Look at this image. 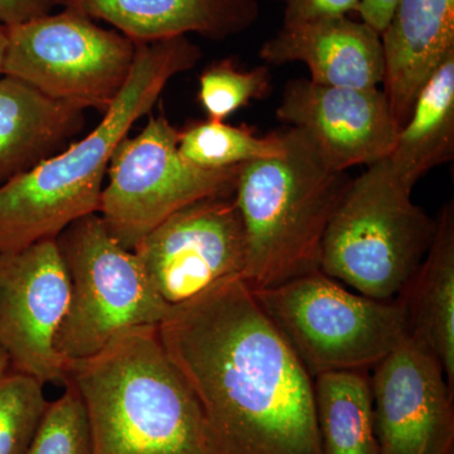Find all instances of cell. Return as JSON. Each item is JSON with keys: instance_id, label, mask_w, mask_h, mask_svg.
Wrapping results in <instances>:
<instances>
[{"instance_id": "obj_6", "label": "cell", "mask_w": 454, "mask_h": 454, "mask_svg": "<svg viewBox=\"0 0 454 454\" xmlns=\"http://www.w3.org/2000/svg\"><path fill=\"white\" fill-rule=\"evenodd\" d=\"M253 293L312 378L373 369L409 334L399 297L349 292L321 270Z\"/></svg>"}, {"instance_id": "obj_10", "label": "cell", "mask_w": 454, "mask_h": 454, "mask_svg": "<svg viewBox=\"0 0 454 454\" xmlns=\"http://www.w3.org/2000/svg\"><path fill=\"white\" fill-rule=\"evenodd\" d=\"M133 253L155 294L169 307L243 278L247 239L234 196L208 197L176 211Z\"/></svg>"}, {"instance_id": "obj_20", "label": "cell", "mask_w": 454, "mask_h": 454, "mask_svg": "<svg viewBox=\"0 0 454 454\" xmlns=\"http://www.w3.org/2000/svg\"><path fill=\"white\" fill-rule=\"evenodd\" d=\"M313 384L322 454H381L366 372H325Z\"/></svg>"}, {"instance_id": "obj_5", "label": "cell", "mask_w": 454, "mask_h": 454, "mask_svg": "<svg viewBox=\"0 0 454 454\" xmlns=\"http://www.w3.org/2000/svg\"><path fill=\"white\" fill-rule=\"evenodd\" d=\"M387 158L352 179L322 243L319 270L373 300L396 298L428 253L437 221Z\"/></svg>"}, {"instance_id": "obj_1", "label": "cell", "mask_w": 454, "mask_h": 454, "mask_svg": "<svg viewBox=\"0 0 454 454\" xmlns=\"http://www.w3.org/2000/svg\"><path fill=\"white\" fill-rule=\"evenodd\" d=\"M158 334L214 454H322L315 380L243 278L170 307Z\"/></svg>"}, {"instance_id": "obj_4", "label": "cell", "mask_w": 454, "mask_h": 454, "mask_svg": "<svg viewBox=\"0 0 454 454\" xmlns=\"http://www.w3.org/2000/svg\"><path fill=\"white\" fill-rule=\"evenodd\" d=\"M283 138L282 154L244 164L236 184L252 291L319 270L325 231L352 181L303 130L289 127Z\"/></svg>"}, {"instance_id": "obj_22", "label": "cell", "mask_w": 454, "mask_h": 454, "mask_svg": "<svg viewBox=\"0 0 454 454\" xmlns=\"http://www.w3.org/2000/svg\"><path fill=\"white\" fill-rule=\"evenodd\" d=\"M43 384L9 369L0 376V454H27L50 402Z\"/></svg>"}, {"instance_id": "obj_14", "label": "cell", "mask_w": 454, "mask_h": 454, "mask_svg": "<svg viewBox=\"0 0 454 454\" xmlns=\"http://www.w3.org/2000/svg\"><path fill=\"white\" fill-rule=\"evenodd\" d=\"M259 55L270 65L301 62L319 85L375 89L384 82L380 33L348 16L283 25Z\"/></svg>"}, {"instance_id": "obj_29", "label": "cell", "mask_w": 454, "mask_h": 454, "mask_svg": "<svg viewBox=\"0 0 454 454\" xmlns=\"http://www.w3.org/2000/svg\"><path fill=\"white\" fill-rule=\"evenodd\" d=\"M11 369V363L4 349L0 348V376L3 375L7 370Z\"/></svg>"}, {"instance_id": "obj_26", "label": "cell", "mask_w": 454, "mask_h": 454, "mask_svg": "<svg viewBox=\"0 0 454 454\" xmlns=\"http://www.w3.org/2000/svg\"><path fill=\"white\" fill-rule=\"evenodd\" d=\"M70 0H0V22L16 26L52 13L57 7H66Z\"/></svg>"}, {"instance_id": "obj_18", "label": "cell", "mask_w": 454, "mask_h": 454, "mask_svg": "<svg viewBox=\"0 0 454 454\" xmlns=\"http://www.w3.org/2000/svg\"><path fill=\"white\" fill-rule=\"evenodd\" d=\"M426 258L397 297L404 301L409 334L443 367L454 391V206L442 207Z\"/></svg>"}, {"instance_id": "obj_12", "label": "cell", "mask_w": 454, "mask_h": 454, "mask_svg": "<svg viewBox=\"0 0 454 454\" xmlns=\"http://www.w3.org/2000/svg\"><path fill=\"white\" fill-rule=\"evenodd\" d=\"M381 454H453V393L437 356L408 334L370 378Z\"/></svg>"}, {"instance_id": "obj_16", "label": "cell", "mask_w": 454, "mask_h": 454, "mask_svg": "<svg viewBox=\"0 0 454 454\" xmlns=\"http://www.w3.org/2000/svg\"><path fill=\"white\" fill-rule=\"evenodd\" d=\"M92 20H106L134 42L197 33L223 41L247 31L260 16L258 0H70Z\"/></svg>"}, {"instance_id": "obj_9", "label": "cell", "mask_w": 454, "mask_h": 454, "mask_svg": "<svg viewBox=\"0 0 454 454\" xmlns=\"http://www.w3.org/2000/svg\"><path fill=\"white\" fill-rule=\"evenodd\" d=\"M178 136L166 115L149 114L138 136L125 137L114 151L98 214L125 249L133 252L155 226L191 203L234 196L243 166L197 167L179 153Z\"/></svg>"}, {"instance_id": "obj_2", "label": "cell", "mask_w": 454, "mask_h": 454, "mask_svg": "<svg viewBox=\"0 0 454 454\" xmlns=\"http://www.w3.org/2000/svg\"><path fill=\"white\" fill-rule=\"evenodd\" d=\"M136 44L129 79L95 129L0 184V253L57 239L74 221L97 214L116 146L152 113L170 79L195 67L202 56L186 35Z\"/></svg>"}, {"instance_id": "obj_11", "label": "cell", "mask_w": 454, "mask_h": 454, "mask_svg": "<svg viewBox=\"0 0 454 454\" xmlns=\"http://www.w3.org/2000/svg\"><path fill=\"white\" fill-rule=\"evenodd\" d=\"M70 303L56 239L0 253V348L12 369L41 384H65L67 361L55 340Z\"/></svg>"}, {"instance_id": "obj_3", "label": "cell", "mask_w": 454, "mask_h": 454, "mask_svg": "<svg viewBox=\"0 0 454 454\" xmlns=\"http://www.w3.org/2000/svg\"><path fill=\"white\" fill-rule=\"evenodd\" d=\"M88 413L92 454H214L201 406L164 349L158 325L130 328L67 361Z\"/></svg>"}, {"instance_id": "obj_21", "label": "cell", "mask_w": 454, "mask_h": 454, "mask_svg": "<svg viewBox=\"0 0 454 454\" xmlns=\"http://www.w3.org/2000/svg\"><path fill=\"white\" fill-rule=\"evenodd\" d=\"M286 149L283 133L258 137L249 127L223 121L191 122L179 130L178 151L184 160L206 169L231 168L276 157Z\"/></svg>"}, {"instance_id": "obj_25", "label": "cell", "mask_w": 454, "mask_h": 454, "mask_svg": "<svg viewBox=\"0 0 454 454\" xmlns=\"http://www.w3.org/2000/svg\"><path fill=\"white\" fill-rule=\"evenodd\" d=\"M284 4V25H300L324 18L357 13L361 0H280Z\"/></svg>"}, {"instance_id": "obj_24", "label": "cell", "mask_w": 454, "mask_h": 454, "mask_svg": "<svg viewBox=\"0 0 454 454\" xmlns=\"http://www.w3.org/2000/svg\"><path fill=\"white\" fill-rule=\"evenodd\" d=\"M65 393L50 402L27 454H92L88 413L70 382Z\"/></svg>"}, {"instance_id": "obj_19", "label": "cell", "mask_w": 454, "mask_h": 454, "mask_svg": "<svg viewBox=\"0 0 454 454\" xmlns=\"http://www.w3.org/2000/svg\"><path fill=\"white\" fill-rule=\"evenodd\" d=\"M453 157L454 53L420 90L387 160L396 177L413 190L427 173Z\"/></svg>"}, {"instance_id": "obj_28", "label": "cell", "mask_w": 454, "mask_h": 454, "mask_svg": "<svg viewBox=\"0 0 454 454\" xmlns=\"http://www.w3.org/2000/svg\"><path fill=\"white\" fill-rule=\"evenodd\" d=\"M8 43V29L4 23L0 22V76H2V65L4 59L5 49Z\"/></svg>"}, {"instance_id": "obj_15", "label": "cell", "mask_w": 454, "mask_h": 454, "mask_svg": "<svg viewBox=\"0 0 454 454\" xmlns=\"http://www.w3.org/2000/svg\"><path fill=\"white\" fill-rule=\"evenodd\" d=\"M380 35L382 91L400 130L420 90L454 53V0H400Z\"/></svg>"}, {"instance_id": "obj_7", "label": "cell", "mask_w": 454, "mask_h": 454, "mask_svg": "<svg viewBox=\"0 0 454 454\" xmlns=\"http://www.w3.org/2000/svg\"><path fill=\"white\" fill-rule=\"evenodd\" d=\"M56 243L70 283V303L55 340L66 361L92 356L118 334L158 325L169 312L136 254L110 234L98 212L74 221Z\"/></svg>"}, {"instance_id": "obj_8", "label": "cell", "mask_w": 454, "mask_h": 454, "mask_svg": "<svg viewBox=\"0 0 454 454\" xmlns=\"http://www.w3.org/2000/svg\"><path fill=\"white\" fill-rule=\"evenodd\" d=\"M3 76L53 100L106 113L129 79L137 44L79 7L7 27Z\"/></svg>"}, {"instance_id": "obj_23", "label": "cell", "mask_w": 454, "mask_h": 454, "mask_svg": "<svg viewBox=\"0 0 454 454\" xmlns=\"http://www.w3.org/2000/svg\"><path fill=\"white\" fill-rule=\"evenodd\" d=\"M200 104L208 119L223 121L253 100H262L271 91V74L267 66L249 71L236 67L232 59H223L206 67L200 76Z\"/></svg>"}, {"instance_id": "obj_13", "label": "cell", "mask_w": 454, "mask_h": 454, "mask_svg": "<svg viewBox=\"0 0 454 454\" xmlns=\"http://www.w3.org/2000/svg\"><path fill=\"white\" fill-rule=\"evenodd\" d=\"M278 121L303 130L331 166L348 170L389 157L399 133L384 91L334 88L309 79L284 88Z\"/></svg>"}, {"instance_id": "obj_27", "label": "cell", "mask_w": 454, "mask_h": 454, "mask_svg": "<svg viewBox=\"0 0 454 454\" xmlns=\"http://www.w3.org/2000/svg\"><path fill=\"white\" fill-rule=\"evenodd\" d=\"M400 0H361L357 14L366 25L381 33Z\"/></svg>"}, {"instance_id": "obj_17", "label": "cell", "mask_w": 454, "mask_h": 454, "mask_svg": "<svg viewBox=\"0 0 454 454\" xmlns=\"http://www.w3.org/2000/svg\"><path fill=\"white\" fill-rule=\"evenodd\" d=\"M85 109L0 76V184L64 151L85 127Z\"/></svg>"}]
</instances>
